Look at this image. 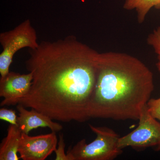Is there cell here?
<instances>
[{"label": "cell", "mask_w": 160, "mask_h": 160, "mask_svg": "<svg viewBox=\"0 0 160 160\" xmlns=\"http://www.w3.org/2000/svg\"><path fill=\"white\" fill-rule=\"evenodd\" d=\"M30 51L26 66L32 74L31 88L15 105L64 122L89 120L99 52L71 36L42 42Z\"/></svg>", "instance_id": "6da1fadb"}, {"label": "cell", "mask_w": 160, "mask_h": 160, "mask_svg": "<svg viewBox=\"0 0 160 160\" xmlns=\"http://www.w3.org/2000/svg\"><path fill=\"white\" fill-rule=\"evenodd\" d=\"M154 89L153 73L138 58L118 52H99L89 117L138 120Z\"/></svg>", "instance_id": "7a4b0ae2"}, {"label": "cell", "mask_w": 160, "mask_h": 160, "mask_svg": "<svg viewBox=\"0 0 160 160\" xmlns=\"http://www.w3.org/2000/svg\"><path fill=\"white\" fill-rule=\"evenodd\" d=\"M96 138L87 144L80 140L67 151L69 160H113L123 152L118 144L120 137L113 129L105 126L89 125Z\"/></svg>", "instance_id": "3957f363"}, {"label": "cell", "mask_w": 160, "mask_h": 160, "mask_svg": "<svg viewBox=\"0 0 160 160\" xmlns=\"http://www.w3.org/2000/svg\"><path fill=\"white\" fill-rule=\"evenodd\" d=\"M0 42L3 48L0 54L1 78L9 72L13 56L18 51L26 47L35 49L39 44L36 32L29 20H26L12 30L1 33Z\"/></svg>", "instance_id": "277c9868"}, {"label": "cell", "mask_w": 160, "mask_h": 160, "mask_svg": "<svg viewBox=\"0 0 160 160\" xmlns=\"http://www.w3.org/2000/svg\"><path fill=\"white\" fill-rule=\"evenodd\" d=\"M138 121L137 128L120 137L119 148L123 149L130 147L138 151L150 148L154 151H160V122L150 114L146 105Z\"/></svg>", "instance_id": "5b68a950"}, {"label": "cell", "mask_w": 160, "mask_h": 160, "mask_svg": "<svg viewBox=\"0 0 160 160\" xmlns=\"http://www.w3.org/2000/svg\"><path fill=\"white\" fill-rule=\"evenodd\" d=\"M58 142L56 132L30 136L22 133L18 153L23 160H45L57 149Z\"/></svg>", "instance_id": "8992f818"}, {"label": "cell", "mask_w": 160, "mask_h": 160, "mask_svg": "<svg viewBox=\"0 0 160 160\" xmlns=\"http://www.w3.org/2000/svg\"><path fill=\"white\" fill-rule=\"evenodd\" d=\"M32 74H20L9 72L3 78H0V97L4 98L1 106H14L17 100L29 92L32 85Z\"/></svg>", "instance_id": "52a82bcc"}, {"label": "cell", "mask_w": 160, "mask_h": 160, "mask_svg": "<svg viewBox=\"0 0 160 160\" xmlns=\"http://www.w3.org/2000/svg\"><path fill=\"white\" fill-rule=\"evenodd\" d=\"M17 109L19 112L18 126L22 133L29 134L31 130L39 127H47L56 132L63 129L59 123L53 122L51 118L35 109L28 110L20 104L17 105Z\"/></svg>", "instance_id": "ba28073f"}, {"label": "cell", "mask_w": 160, "mask_h": 160, "mask_svg": "<svg viewBox=\"0 0 160 160\" xmlns=\"http://www.w3.org/2000/svg\"><path fill=\"white\" fill-rule=\"evenodd\" d=\"M7 134L0 145V160H18L19 145L22 132L18 126L10 124Z\"/></svg>", "instance_id": "9c48e42d"}, {"label": "cell", "mask_w": 160, "mask_h": 160, "mask_svg": "<svg viewBox=\"0 0 160 160\" xmlns=\"http://www.w3.org/2000/svg\"><path fill=\"white\" fill-rule=\"evenodd\" d=\"M123 8L128 11L134 10L138 22L142 24L152 8L160 9V0H125Z\"/></svg>", "instance_id": "30bf717a"}, {"label": "cell", "mask_w": 160, "mask_h": 160, "mask_svg": "<svg viewBox=\"0 0 160 160\" xmlns=\"http://www.w3.org/2000/svg\"><path fill=\"white\" fill-rule=\"evenodd\" d=\"M147 42L156 54V67L160 72V26L154 29L147 37Z\"/></svg>", "instance_id": "8fae6325"}, {"label": "cell", "mask_w": 160, "mask_h": 160, "mask_svg": "<svg viewBox=\"0 0 160 160\" xmlns=\"http://www.w3.org/2000/svg\"><path fill=\"white\" fill-rule=\"evenodd\" d=\"M146 106L152 116L160 122V97L158 98H150Z\"/></svg>", "instance_id": "7c38bea8"}, {"label": "cell", "mask_w": 160, "mask_h": 160, "mask_svg": "<svg viewBox=\"0 0 160 160\" xmlns=\"http://www.w3.org/2000/svg\"><path fill=\"white\" fill-rule=\"evenodd\" d=\"M18 117L13 109L4 108L0 109V119L8 122L10 124L18 126Z\"/></svg>", "instance_id": "4fadbf2b"}, {"label": "cell", "mask_w": 160, "mask_h": 160, "mask_svg": "<svg viewBox=\"0 0 160 160\" xmlns=\"http://www.w3.org/2000/svg\"><path fill=\"white\" fill-rule=\"evenodd\" d=\"M58 148H57L55 152L56 153V160H69V156L67 153H65V149L66 147L65 141L63 134L59 135V139L58 142Z\"/></svg>", "instance_id": "5bb4252c"}]
</instances>
